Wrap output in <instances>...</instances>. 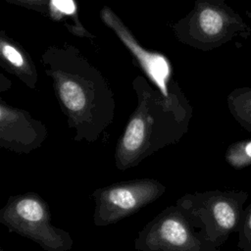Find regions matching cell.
Segmentation results:
<instances>
[{
	"label": "cell",
	"instance_id": "cell-1",
	"mask_svg": "<svg viewBox=\"0 0 251 251\" xmlns=\"http://www.w3.org/2000/svg\"><path fill=\"white\" fill-rule=\"evenodd\" d=\"M45 74L75 141L95 142L113 123L116 101L103 74L75 46L48 47L41 56Z\"/></svg>",
	"mask_w": 251,
	"mask_h": 251
},
{
	"label": "cell",
	"instance_id": "cell-2",
	"mask_svg": "<svg viewBox=\"0 0 251 251\" xmlns=\"http://www.w3.org/2000/svg\"><path fill=\"white\" fill-rule=\"evenodd\" d=\"M132 86L137 104L119 138L115 165L126 171L136 167L159 150L176 144L188 131L192 106L179 85L172 81L169 95H164L143 75Z\"/></svg>",
	"mask_w": 251,
	"mask_h": 251
},
{
	"label": "cell",
	"instance_id": "cell-3",
	"mask_svg": "<svg viewBox=\"0 0 251 251\" xmlns=\"http://www.w3.org/2000/svg\"><path fill=\"white\" fill-rule=\"evenodd\" d=\"M173 31L181 43L209 51L249 34L250 26L226 1L195 0L191 11L173 25Z\"/></svg>",
	"mask_w": 251,
	"mask_h": 251
},
{
	"label": "cell",
	"instance_id": "cell-4",
	"mask_svg": "<svg viewBox=\"0 0 251 251\" xmlns=\"http://www.w3.org/2000/svg\"><path fill=\"white\" fill-rule=\"evenodd\" d=\"M138 251H220L208 237L202 221L181 205L165 208L138 232Z\"/></svg>",
	"mask_w": 251,
	"mask_h": 251
},
{
	"label": "cell",
	"instance_id": "cell-5",
	"mask_svg": "<svg viewBox=\"0 0 251 251\" xmlns=\"http://www.w3.org/2000/svg\"><path fill=\"white\" fill-rule=\"evenodd\" d=\"M0 222L10 231L34 241L45 251L73 248L71 234L52 225L49 205L35 192L9 197L0 210Z\"/></svg>",
	"mask_w": 251,
	"mask_h": 251
},
{
	"label": "cell",
	"instance_id": "cell-6",
	"mask_svg": "<svg viewBox=\"0 0 251 251\" xmlns=\"http://www.w3.org/2000/svg\"><path fill=\"white\" fill-rule=\"evenodd\" d=\"M247 198L245 191L209 190L185 193L176 203L202 221L208 237L220 248L231 233L238 231Z\"/></svg>",
	"mask_w": 251,
	"mask_h": 251
},
{
	"label": "cell",
	"instance_id": "cell-7",
	"mask_svg": "<svg viewBox=\"0 0 251 251\" xmlns=\"http://www.w3.org/2000/svg\"><path fill=\"white\" fill-rule=\"evenodd\" d=\"M166 186L155 178H138L121 181L97 188L94 200L93 223L106 226L129 217L159 199Z\"/></svg>",
	"mask_w": 251,
	"mask_h": 251
},
{
	"label": "cell",
	"instance_id": "cell-8",
	"mask_svg": "<svg viewBox=\"0 0 251 251\" xmlns=\"http://www.w3.org/2000/svg\"><path fill=\"white\" fill-rule=\"evenodd\" d=\"M99 14L100 19L113 30L121 42L130 52L132 58L139 65L149 80L164 95H169L170 85L173 81V68L169 59L164 54L143 47L131 30L111 8L104 6Z\"/></svg>",
	"mask_w": 251,
	"mask_h": 251
},
{
	"label": "cell",
	"instance_id": "cell-9",
	"mask_svg": "<svg viewBox=\"0 0 251 251\" xmlns=\"http://www.w3.org/2000/svg\"><path fill=\"white\" fill-rule=\"evenodd\" d=\"M48 136L45 125L28 112L0 101V147L18 154H29Z\"/></svg>",
	"mask_w": 251,
	"mask_h": 251
},
{
	"label": "cell",
	"instance_id": "cell-10",
	"mask_svg": "<svg viewBox=\"0 0 251 251\" xmlns=\"http://www.w3.org/2000/svg\"><path fill=\"white\" fill-rule=\"evenodd\" d=\"M0 59L4 69L20 78L29 88H35L38 74L31 58L24 47L3 31L0 35Z\"/></svg>",
	"mask_w": 251,
	"mask_h": 251
},
{
	"label": "cell",
	"instance_id": "cell-11",
	"mask_svg": "<svg viewBox=\"0 0 251 251\" xmlns=\"http://www.w3.org/2000/svg\"><path fill=\"white\" fill-rule=\"evenodd\" d=\"M49 17L56 21L63 20L69 30L75 35L92 37L78 20L77 7L75 0H50Z\"/></svg>",
	"mask_w": 251,
	"mask_h": 251
},
{
	"label": "cell",
	"instance_id": "cell-12",
	"mask_svg": "<svg viewBox=\"0 0 251 251\" xmlns=\"http://www.w3.org/2000/svg\"><path fill=\"white\" fill-rule=\"evenodd\" d=\"M227 107L234 120L247 131H251V87L233 89L227 95Z\"/></svg>",
	"mask_w": 251,
	"mask_h": 251
},
{
	"label": "cell",
	"instance_id": "cell-13",
	"mask_svg": "<svg viewBox=\"0 0 251 251\" xmlns=\"http://www.w3.org/2000/svg\"><path fill=\"white\" fill-rule=\"evenodd\" d=\"M225 159L235 170L251 166V139L231 143L226 151Z\"/></svg>",
	"mask_w": 251,
	"mask_h": 251
},
{
	"label": "cell",
	"instance_id": "cell-14",
	"mask_svg": "<svg viewBox=\"0 0 251 251\" xmlns=\"http://www.w3.org/2000/svg\"><path fill=\"white\" fill-rule=\"evenodd\" d=\"M237 247L241 251H251V204L245 209L244 217L238 229Z\"/></svg>",
	"mask_w": 251,
	"mask_h": 251
},
{
	"label": "cell",
	"instance_id": "cell-15",
	"mask_svg": "<svg viewBox=\"0 0 251 251\" xmlns=\"http://www.w3.org/2000/svg\"><path fill=\"white\" fill-rule=\"evenodd\" d=\"M27 9L34 10L44 16L50 14V0H6Z\"/></svg>",
	"mask_w": 251,
	"mask_h": 251
},
{
	"label": "cell",
	"instance_id": "cell-16",
	"mask_svg": "<svg viewBox=\"0 0 251 251\" xmlns=\"http://www.w3.org/2000/svg\"><path fill=\"white\" fill-rule=\"evenodd\" d=\"M0 251H4V249H2V248H1V249H0Z\"/></svg>",
	"mask_w": 251,
	"mask_h": 251
},
{
	"label": "cell",
	"instance_id": "cell-17",
	"mask_svg": "<svg viewBox=\"0 0 251 251\" xmlns=\"http://www.w3.org/2000/svg\"><path fill=\"white\" fill-rule=\"evenodd\" d=\"M222 1H226V0H222Z\"/></svg>",
	"mask_w": 251,
	"mask_h": 251
}]
</instances>
